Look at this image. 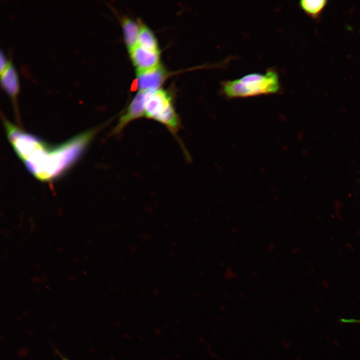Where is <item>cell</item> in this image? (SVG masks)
I'll return each mask as SVG.
<instances>
[{
  "instance_id": "obj_13",
  "label": "cell",
  "mask_w": 360,
  "mask_h": 360,
  "mask_svg": "<svg viewBox=\"0 0 360 360\" xmlns=\"http://www.w3.org/2000/svg\"><path fill=\"white\" fill-rule=\"evenodd\" d=\"M359 182H360V180H359Z\"/></svg>"
},
{
  "instance_id": "obj_11",
  "label": "cell",
  "mask_w": 360,
  "mask_h": 360,
  "mask_svg": "<svg viewBox=\"0 0 360 360\" xmlns=\"http://www.w3.org/2000/svg\"><path fill=\"white\" fill-rule=\"evenodd\" d=\"M341 321L343 322H349V323L352 322V323H360V320L342 318V319H341Z\"/></svg>"
},
{
  "instance_id": "obj_6",
  "label": "cell",
  "mask_w": 360,
  "mask_h": 360,
  "mask_svg": "<svg viewBox=\"0 0 360 360\" xmlns=\"http://www.w3.org/2000/svg\"><path fill=\"white\" fill-rule=\"evenodd\" d=\"M129 52L136 72L148 70L160 64V51L150 50L137 44Z\"/></svg>"
},
{
  "instance_id": "obj_1",
  "label": "cell",
  "mask_w": 360,
  "mask_h": 360,
  "mask_svg": "<svg viewBox=\"0 0 360 360\" xmlns=\"http://www.w3.org/2000/svg\"><path fill=\"white\" fill-rule=\"evenodd\" d=\"M98 129L88 130L54 146L40 138L32 152L22 162L37 180L43 182L54 180L80 158Z\"/></svg>"
},
{
  "instance_id": "obj_9",
  "label": "cell",
  "mask_w": 360,
  "mask_h": 360,
  "mask_svg": "<svg viewBox=\"0 0 360 360\" xmlns=\"http://www.w3.org/2000/svg\"><path fill=\"white\" fill-rule=\"evenodd\" d=\"M138 44L154 51H160L155 36L146 26L142 24L138 36Z\"/></svg>"
},
{
  "instance_id": "obj_10",
  "label": "cell",
  "mask_w": 360,
  "mask_h": 360,
  "mask_svg": "<svg viewBox=\"0 0 360 360\" xmlns=\"http://www.w3.org/2000/svg\"><path fill=\"white\" fill-rule=\"evenodd\" d=\"M327 3L326 0H302L300 2V8L308 16L318 18Z\"/></svg>"
},
{
  "instance_id": "obj_7",
  "label": "cell",
  "mask_w": 360,
  "mask_h": 360,
  "mask_svg": "<svg viewBox=\"0 0 360 360\" xmlns=\"http://www.w3.org/2000/svg\"><path fill=\"white\" fill-rule=\"evenodd\" d=\"M0 74L2 88L14 100L20 90V84L17 73L10 62L6 68L0 70Z\"/></svg>"
},
{
  "instance_id": "obj_5",
  "label": "cell",
  "mask_w": 360,
  "mask_h": 360,
  "mask_svg": "<svg viewBox=\"0 0 360 360\" xmlns=\"http://www.w3.org/2000/svg\"><path fill=\"white\" fill-rule=\"evenodd\" d=\"M168 76L167 72L160 64L148 70L137 72V88L140 90H157Z\"/></svg>"
},
{
  "instance_id": "obj_4",
  "label": "cell",
  "mask_w": 360,
  "mask_h": 360,
  "mask_svg": "<svg viewBox=\"0 0 360 360\" xmlns=\"http://www.w3.org/2000/svg\"><path fill=\"white\" fill-rule=\"evenodd\" d=\"M154 90H140L132 98L127 108L120 116L112 130L114 134H118L131 122L144 118L146 100Z\"/></svg>"
},
{
  "instance_id": "obj_3",
  "label": "cell",
  "mask_w": 360,
  "mask_h": 360,
  "mask_svg": "<svg viewBox=\"0 0 360 360\" xmlns=\"http://www.w3.org/2000/svg\"><path fill=\"white\" fill-rule=\"evenodd\" d=\"M144 118L154 120L164 126L184 148L178 136L181 125L180 118L169 92L162 89L154 90L146 103Z\"/></svg>"
},
{
  "instance_id": "obj_2",
  "label": "cell",
  "mask_w": 360,
  "mask_h": 360,
  "mask_svg": "<svg viewBox=\"0 0 360 360\" xmlns=\"http://www.w3.org/2000/svg\"><path fill=\"white\" fill-rule=\"evenodd\" d=\"M280 88L279 76L272 68L264 74L250 73L221 84V92L228 98L274 94L280 92Z\"/></svg>"
},
{
  "instance_id": "obj_8",
  "label": "cell",
  "mask_w": 360,
  "mask_h": 360,
  "mask_svg": "<svg viewBox=\"0 0 360 360\" xmlns=\"http://www.w3.org/2000/svg\"><path fill=\"white\" fill-rule=\"evenodd\" d=\"M122 28L124 42L130 50L138 44V36L140 29V24L126 17L122 20Z\"/></svg>"
},
{
  "instance_id": "obj_12",
  "label": "cell",
  "mask_w": 360,
  "mask_h": 360,
  "mask_svg": "<svg viewBox=\"0 0 360 360\" xmlns=\"http://www.w3.org/2000/svg\"><path fill=\"white\" fill-rule=\"evenodd\" d=\"M54 350L56 354L61 358L62 360H69L68 358L64 356L56 348Z\"/></svg>"
}]
</instances>
